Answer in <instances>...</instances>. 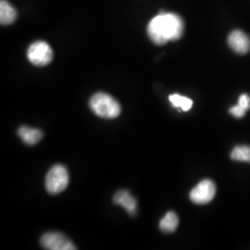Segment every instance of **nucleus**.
<instances>
[{
    "label": "nucleus",
    "mask_w": 250,
    "mask_h": 250,
    "mask_svg": "<svg viewBox=\"0 0 250 250\" xmlns=\"http://www.w3.org/2000/svg\"><path fill=\"white\" fill-rule=\"evenodd\" d=\"M69 185V173L63 165H55L45 177V189L51 195L63 192Z\"/></svg>",
    "instance_id": "3"
},
{
    "label": "nucleus",
    "mask_w": 250,
    "mask_h": 250,
    "mask_svg": "<svg viewBox=\"0 0 250 250\" xmlns=\"http://www.w3.org/2000/svg\"><path fill=\"white\" fill-rule=\"evenodd\" d=\"M27 58L30 62L37 67H44L52 62L53 50L46 42L37 41L29 46Z\"/></svg>",
    "instance_id": "4"
},
{
    "label": "nucleus",
    "mask_w": 250,
    "mask_h": 250,
    "mask_svg": "<svg viewBox=\"0 0 250 250\" xmlns=\"http://www.w3.org/2000/svg\"><path fill=\"white\" fill-rule=\"evenodd\" d=\"M18 134L21 139L29 146L36 145L43 138V133L40 130L26 126L21 127L18 130Z\"/></svg>",
    "instance_id": "10"
},
{
    "label": "nucleus",
    "mask_w": 250,
    "mask_h": 250,
    "mask_svg": "<svg viewBox=\"0 0 250 250\" xmlns=\"http://www.w3.org/2000/svg\"><path fill=\"white\" fill-rule=\"evenodd\" d=\"M238 105L243 107L246 110H249L250 108V97L247 94H243L240 96L238 100Z\"/></svg>",
    "instance_id": "15"
},
{
    "label": "nucleus",
    "mask_w": 250,
    "mask_h": 250,
    "mask_svg": "<svg viewBox=\"0 0 250 250\" xmlns=\"http://www.w3.org/2000/svg\"><path fill=\"white\" fill-rule=\"evenodd\" d=\"M229 112H230V114L232 115V116L235 117V118H237V119H241V118H243V117L246 115L247 110L244 109L243 107H240V106L237 104L236 106H233V107H231V108L229 109Z\"/></svg>",
    "instance_id": "14"
},
{
    "label": "nucleus",
    "mask_w": 250,
    "mask_h": 250,
    "mask_svg": "<svg viewBox=\"0 0 250 250\" xmlns=\"http://www.w3.org/2000/svg\"><path fill=\"white\" fill-rule=\"evenodd\" d=\"M184 20L175 13L161 12L152 19L147 26V36L157 45L176 41L184 35Z\"/></svg>",
    "instance_id": "1"
},
{
    "label": "nucleus",
    "mask_w": 250,
    "mask_h": 250,
    "mask_svg": "<svg viewBox=\"0 0 250 250\" xmlns=\"http://www.w3.org/2000/svg\"><path fill=\"white\" fill-rule=\"evenodd\" d=\"M169 99L174 107H180L184 111H188L193 106V101L191 99L177 94L171 95L169 97Z\"/></svg>",
    "instance_id": "13"
},
{
    "label": "nucleus",
    "mask_w": 250,
    "mask_h": 250,
    "mask_svg": "<svg viewBox=\"0 0 250 250\" xmlns=\"http://www.w3.org/2000/svg\"><path fill=\"white\" fill-rule=\"evenodd\" d=\"M231 159L232 161L250 163V146H235L231 153Z\"/></svg>",
    "instance_id": "12"
},
{
    "label": "nucleus",
    "mask_w": 250,
    "mask_h": 250,
    "mask_svg": "<svg viewBox=\"0 0 250 250\" xmlns=\"http://www.w3.org/2000/svg\"><path fill=\"white\" fill-rule=\"evenodd\" d=\"M228 45L235 53L245 55L250 50V38L241 30H234L228 36Z\"/></svg>",
    "instance_id": "7"
},
{
    "label": "nucleus",
    "mask_w": 250,
    "mask_h": 250,
    "mask_svg": "<svg viewBox=\"0 0 250 250\" xmlns=\"http://www.w3.org/2000/svg\"><path fill=\"white\" fill-rule=\"evenodd\" d=\"M18 16L17 10L8 1L1 0L0 2V22L2 25L12 24Z\"/></svg>",
    "instance_id": "9"
},
{
    "label": "nucleus",
    "mask_w": 250,
    "mask_h": 250,
    "mask_svg": "<svg viewBox=\"0 0 250 250\" xmlns=\"http://www.w3.org/2000/svg\"><path fill=\"white\" fill-rule=\"evenodd\" d=\"M113 202L116 205L121 206L131 216H134L137 211V201L128 191L122 190L116 193L113 197Z\"/></svg>",
    "instance_id": "8"
},
{
    "label": "nucleus",
    "mask_w": 250,
    "mask_h": 250,
    "mask_svg": "<svg viewBox=\"0 0 250 250\" xmlns=\"http://www.w3.org/2000/svg\"><path fill=\"white\" fill-rule=\"evenodd\" d=\"M92 111L103 119H115L121 114L122 108L116 99L106 93H98L94 95L89 102Z\"/></svg>",
    "instance_id": "2"
},
{
    "label": "nucleus",
    "mask_w": 250,
    "mask_h": 250,
    "mask_svg": "<svg viewBox=\"0 0 250 250\" xmlns=\"http://www.w3.org/2000/svg\"><path fill=\"white\" fill-rule=\"evenodd\" d=\"M40 243L45 250H77V248L72 244V242L61 232H47L42 236Z\"/></svg>",
    "instance_id": "6"
},
{
    "label": "nucleus",
    "mask_w": 250,
    "mask_h": 250,
    "mask_svg": "<svg viewBox=\"0 0 250 250\" xmlns=\"http://www.w3.org/2000/svg\"><path fill=\"white\" fill-rule=\"evenodd\" d=\"M216 186L211 180L201 181L190 193V199L197 205L208 204L214 198Z\"/></svg>",
    "instance_id": "5"
},
{
    "label": "nucleus",
    "mask_w": 250,
    "mask_h": 250,
    "mask_svg": "<svg viewBox=\"0 0 250 250\" xmlns=\"http://www.w3.org/2000/svg\"><path fill=\"white\" fill-rule=\"evenodd\" d=\"M179 224L178 216L175 212L170 211L163 217L160 223V228L164 232H173L177 229Z\"/></svg>",
    "instance_id": "11"
}]
</instances>
